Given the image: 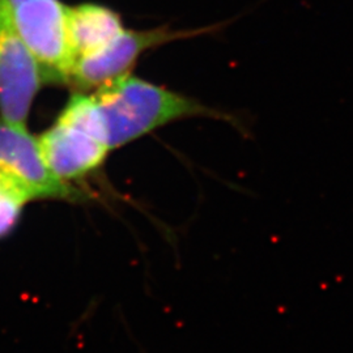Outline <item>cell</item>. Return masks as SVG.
I'll return each mask as SVG.
<instances>
[{"instance_id": "7a4b0ae2", "label": "cell", "mask_w": 353, "mask_h": 353, "mask_svg": "<svg viewBox=\"0 0 353 353\" xmlns=\"http://www.w3.org/2000/svg\"><path fill=\"white\" fill-rule=\"evenodd\" d=\"M223 26L198 29H173L159 26L147 30L123 29L101 50L77 58L70 81L83 89H97L118 77L128 75L145 51L168 43L217 32Z\"/></svg>"}, {"instance_id": "3957f363", "label": "cell", "mask_w": 353, "mask_h": 353, "mask_svg": "<svg viewBox=\"0 0 353 353\" xmlns=\"http://www.w3.org/2000/svg\"><path fill=\"white\" fill-rule=\"evenodd\" d=\"M12 7L21 37L37 62L42 80L70 81L76 59L63 4L59 0H24Z\"/></svg>"}, {"instance_id": "30bf717a", "label": "cell", "mask_w": 353, "mask_h": 353, "mask_svg": "<svg viewBox=\"0 0 353 353\" xmlns=\"http://www.w3.org/2000/svg\"><path fill=\"white\" fill-rule=\"evenodd\" d=\"M11 1V4L14 6V4H17V3H21V1H24V0H10Z\"/></svg>"}, {"instance_id": "6da1fadb", "label": "cell", "mask_w": 353, "mask_h": 353, "mask_svg": "<svg viewBox=\"0 0 353 353\" xmlns=\"http://www.w3.org/2000/svg\"><path fill=\"white\" fill-rule=\"evenodd\" d=\"M92 97L101 115L110 151L185 119L212 118L232 125L237 121L196 99L130 74L99 87Z\"/></svg>"}, {"instance_id": "8992f818", "label": "cell", "mask_w": 353, "mask_h": 353, "mask_svg": "<svg viewBox=\"0 0 353 353\" xmlns=\"http://www.w3.org/2000/svg\"><path fill=\"white\" fill-rule=\"evenodd\" d=\"M43 160L65 183H75L101 168L110 150L101 140L58 122L38 138Z\"/></svg>"}, {"instance_id": "9c48e42d", "label": "cell", "mask_w": 353, "mask_h": 353, "mask_svg": "<svg viewBox=\"0 0 353 353\" xmlns=\"http://www.w3.org/2000/svg\"><path fill=\"white\" fill-rule=\"evenodd\" d=\"M32 202L26 190L10 176L0 173V240L19 225L24 208Z\"/></svg>"}, {"instance_id": "5b68a950", "label": "cell", "mask_w": 353, "mask_h": 353, "mask_svg": "<svg viewBox=\"0 0 353 353\" xmlns=\"http://www.w3.org/2000/svg\"><path fill=\"white\" fill-rule=\"evenodd\" d=\"M0 173L12 178L32 201L83 202L88 194L55 176L26 126L0 118Z\"/></svg>"}, {"instance_id": "52a82bcc", "label": "cell", "mask_w": 353, "mask_h": 353, "mask_svg": "<svg viewBox=\"0 0 353 353\" xmlns=\"http://www.w3.org/2000/svg\"><path fill=\"white\" fill-rule=\"evenodd\" d=\"M65 19L75 59L101 50L125 29L118 13L99 4L65 7Z\"/></svg>"}, {"instance_id": "277c9868", "label": "cell", "mask_w": 353, "mask_h": 353, "mask_svg": "<svg viewBox=\"0 0 353 353\" xmlns=\"http://www.w3.org/2000/svg\"><path fill=\"white\" fill-rule=\"evenodd\" d=\"M36 59L28 50L10 0H0V114L26 126L32 103L42 84Z\"/></svg>"}, {"instance_id": "ba28073f", "label": "cell", "mask_w": 353, "mask_h": 353, "mask_svg": "<svg viewBox=\"0 0 353 353\" xmlns=\"http://www.w3.org/2000/svg\"><path fill=\"white\" fill-rule=\"evenodd\" d=\"M58 122L63 123L65 126L74 127L76 130L84 131L106 144L101 115L92 94L90 96H85L81 93L74 94L65 105L62 114L59 115Z\"/></svg>"}]
</instances>
